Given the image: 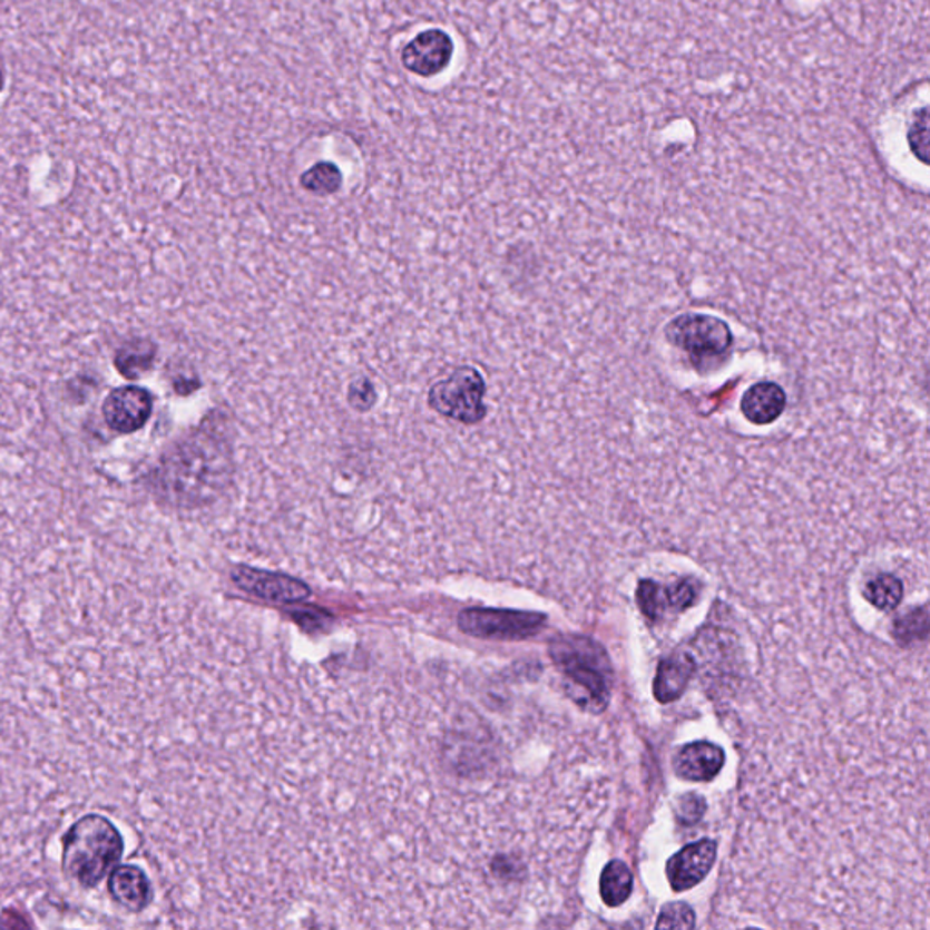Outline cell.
I'll return each instance as SVG.
<instances>
[{"instance_id":"cell-21","label":"cell","mask_w":930,"mask_h":930,"mask_svg":"<svg viewBox=\"0 0 930 930\" xmlns=\"http://www.w3.org/2000/svg\"><path fill=\"white\" fill-rule=\"evenodd\" d=\"M909 144H911L916 157L926 164L929 160V117H927V108L921 109L920 115L912 123L911 131H909Z\"/></svg>"},{"instance_id":"cell-16","label":"cell","mask_w":930,"mask_h":930,"mask_svg":"<svg viewBox=\"0 0 930 930\" xmlns=\"http://www.w3.org/2000/svg\"><path fill=\"white\" fill-rule=\"evenodd\" d=\"M344 183L342 172L333 163H319L311 166L307 172L302 173L301 186L305 192L313 193L316 197H327L340 192Z\"/></svg>"},{"instance_id":"cell-2","label":"cell","mask_w":930,"mask_h":930,"mask_svg":"<svg viewBox=\"0 0 930 930\" xmlns=\"http://www.w3.org/2000/svg\"><path fill=\"white\" fill-rule=\"evenodd\" d=\"M123 852V836L114 823L88 814L66 832L62 865L69 878L91 889L114 871Z\"/></svg>"},{"instance_id":"cell-7","label":"cell","mask_w":930,"mask_h":930,"mask_svg":"<svg viewBox=\"0 0 930 930\" xmlns=\"http://www.w3.org/2000/svg\"><path fill=\"white\" fill-rule=\"evenodd\" d=\"M740 414L753 428L765 429L782 422L789 409V391L780 382L763 380L748 385L740 399Z\"/></svg>"},{"instance_id":"cell-13","label":"cell","mask_w":930,"mask_h":930,"mask_svg":"<svg viewBox=\"0 0 930 930\" xmlns=\"http://www.w3.org/2000/svg\"><path fill=\"white\" fill-rule=\"evenodd\" d=\"M109 892L128 911L140 912L151 900V887L138 867L123 865L111 871Z\"/></svg>"},{"instance_id":"cell-18","label":"cell","mask_w":930,"mask_h":930,"mask_svg":"<svg viewBox=\"0 0 930 930\" xmlns=\"http://www.w3.org/2000/svg\"><path fill=\"white\" fill-rule=\"evenodd\" d=\"M153 355H155V351H153L151 345L146 344V342H138V344L126 345L123 351H120L119 356H117V365H119V370L123 371L124 376H131V379H137L144 371L149 370V365L153 362Z\"/></svg>"},{"instance_id":"cell-9","label":"cell","mask_w":930,"mask_h":930,"mask_svg":"<svg viewBox=\"0 0 930 930\" xmlns=\"http://www.w3.org/2000/svg\"><path fill=\"white\" fill-rule=\"evenodd\" d=\"M716 860V843L713 840H699L676 852L665 867L667 880L673 891H689L707 878Z\"/></svg>"},{"instance_id":"cell-11","label":"cell","mask_w":930,"mask_h":930,"mask_svg":"<svg viewBox=\"0 0 930 930\" xmlns=\"http://www.w3.org/2000/svg\"><path fill=\"white\" fill-rule=\"evenodd\" d=\"M638 606L650 620H660L667 610H685L698 600V586L693 580H679L662 586L644 580L638 586Z\"/></svg>"},{"instance_id":"cell-15","label":"cell","mask_w":930,"mask_h":930,"mask_svg":"<svg viewBox=\"0 0 930 930\" xmlns=\"http://www.w3.org/2000/svg\"><path fill=\"white\" fill-rule=\"evenodd\" d=\"M633 894V872L620 860L607 863L600 878V897L609 907H620Z\"/></svg>"},{"instance_id":"cell-19","label":"cell","mask_w":930,"mask_h":930,"mask_svg":"<svg viewBox=\"0 0 930 930\" xmlns=\"http://www.w3.org/2000/svg\"><path fill=\"white\" fill-rule=\"evenodd\" d=\"M927 630H929V615H927L926 607L920 610H912L905 618H901L900 624L894 627V636L901 644H911L914 640H927Z\"/></svg>"},{"instance_id":"cell-22","label":"cell","mask_w":930,"mask_h":930,"mask_svg":"<svg viewBox=\"0 0 930 930\" xmlns=\"http://www.w3.org/2000/svg\"><path fill=\"white\" fill-rule=\"evenodd\" d=\"M374 399L376 397H374V388L370 380H360L356 384L351 385L350 402L353 408L365 411L373 405Z\"/></svg>"},{"instance_id":"cell-10","label":"cell","mask_w":930,"mask_h":930,"mask_svg":"<svg viewBox=\"0 0 930 930\" xmlns=\"http://www.w3.org/2000/svg\"><path fill=\"white\" fill-rule=\"evenodd\" d=\"M151 394L143 388H120L104 402V419L119 433H134L143 429L151 414Z\"/></svg>"},{"instance_id":"cell-3","label":"cell","mask_w":930,"mask_h":930,"mask_svg":"<svg viewBox=\"0 0 930 930\" xmlns=\"http://www.w3.org/2000/svg\"><path fill=\"white\" fill-rule=\"evenodd\" d=\"M555 664L586 693L595 709L609 702L610 667L600 645L581 636H560L551 644Z\"/></svg>"},{"instance_id":"cell-6","label":"cell","mask_w":930,"mask_h":930,"mask_svg":"<svg viewBox=\"0 0 930 930\" xmlns=\"http://www.w3.org/2000/svg\"><path fill=\"white\" fill-rule=\"evenodd\" d=\"M453 55V39L446 31L433 28L422 31L408 42L400 53V60L402 66L417 77L433 79L449 68Z\"/></svg>"},{"instance_id":"cell-4","label":"cell","mask_w":930,"mask_h":930,"mask_svg":"<svg viewBox=\"0 0 930 930\" xmlns=\"http://www.w3.org/2000/svg\"><path fill=\"white\" fill-rule=\"evenodd\" d=\"M486 394L488 384L482 373L471 365H462L449 374L448 379L431 385L428 404L434 413L442 414L446 419L463 425H474L482 422L488 414Z\"/></svg>"},{"instance_id":"cell-8","label":"cell","mask_w":930,"mask_h":930,"mask_svg":"<svg viewBox=\"0 0 930 930\" xmlns=\"http://www.w3.org/2000/svg\"><path fill=\"white\" fill-rule=\"evenodd\" d=\"M233 580L241 589L261 596L275 604H298L310 596V587L304 581L278 572L262 571L255 567H237Z\"/></svg>"},{"instance_id":"cell-17","label":"cell","mask_w":930,"mask_h":930,"mask_svg":"<svg viewBox=\"0 0 930 930\" xmlns=\"http://www.w3.org/2000/svg\"><path fill=\"white\" fill-rule=\"evenodd\" d=\"M865 595L878 610H894L903 600V584L898 576L881 572L869 581Z\"/></svg>"},{"instance_id":"cell-20","label":"cell","mask_w":930,"mask_h":930,"mask_svg":"<svg viewBox=\"0 0 930 930\" xmlns=\"http://www.w3.org/2000/svg\"><path fill=\"white\" fill-rule=\"evenodd\" d=\"M694 926H696V916L684 901L667 903L656 921V929H693Z\"/></svg>"},{"instance_id":"cell-1","label":"cell","mask_w":930,"mask_h":930,"mask_svg":"<svg viewBox=\"0 0 930 930\" xmlns=\"http://www.w3.org/2000/svg\"><path fill=\"white\" fill-rule=\"evenodd\" d=\"M232 477V454L226 439H218L212 428L193 434L173 454L166 480L173 491L186 500L212 498L226 488Z\"/></svg>"},{"instance_id":"cell-5","label":"cell","mask_w":930,"mask_h":930,"mask_svg":"<svg viewBox=\"0 0 930 930\" xmlns=\"http://www.w3.org/2000/svg\"><path fill=\"white\" fill-rule=\"evenodd\" d=\"M546 616L529 610L466 609L458 616V627L474 638L523 640L544 629Z\"/></svg>"},{"instance_id":"cell-12","label":"cell","mask_w":930,"mask_h":930,"mask_svg":"<svg viewBox=\"0 0 930 930\" xmlns=\"http://www.w3.org/2000/svg\"><path fill=\"white\" fill-rule=\"evenodd\" d=\"M725 753L719 745L711 742H694L679 748L675 758V771L687 782H713L724 767Z\"/></svg>"},{"instance_id":"cell-23","label":"cell","mask_w":930,"mask_h":930,"mask_svg":"<svg viewBox=\"0 0 930 930\" xmlns=\"http://www.w3.org/2000/svg\"><path fill=\"white\" fill-rule=\"evenodd\" d=\"M4 88V69L0 66V91Z\"/></svg>"},{"instance_id":"cell-14","label":"cell","mask_w":930,"mask_h":930,"mask_svg":"<svg viewBox=\"0 0 930 930\" xmlns=\"http://www.w3.org/2000/svg\"><path fill=\"white\" fill-rule=\"evenodd\" d=\"M694 670H696V665L689 655H673L670 658H665L656 673L655 687H653L655 698L660 704H669L678 699L687 689Z\"/></svg>"}]
</instances>
